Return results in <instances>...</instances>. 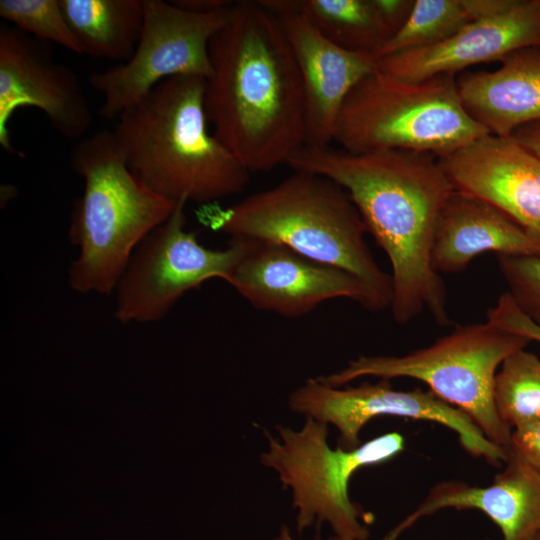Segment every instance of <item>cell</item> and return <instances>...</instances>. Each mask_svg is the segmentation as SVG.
Instances as JSON below:
<instances>
[{
    "label": "cell",
    "instance_id": "28",
    "mask_svg": "<svg viewBox=\"0 0 540 540\" xmlns=\"http://www.w3.org/2000/svg\"><path fill=\"white\" fill-rule=\"evenodd\" d=\"M509 138L540 158V121L516 129Z\"/></svg>",
    "mask_w": 540,
    "mask_h": 540
},
{
    "label": "cell",
    "instance_id": "11",
    "mask_svg": "<svg viewBox=\"0 0 540 540\" xmlns=\"http://www.w3.org/2000/svg\"><path fill=\"white\" fill-rule=\"evenodd\" d=\"M288 405L296 413L334 425L339 433L338 446L344 449L360 445V432L371 419L397 416L431 421L451 429L469 454L495 466L507 459L506 451L489 441L464 412L430 390H396L389 379L339 389L311 378L290 394Z\"/></svg>",
    "mask_w": 540,
    "mask_h": 540
},
{
    "label": "cell",
    "instance_id": "13",
    "mask_svg": "<svg viewBox=\"0 0 540 540\" xmlns=\"http://www.w3.org/2000/svg\"><path fill=\"white\" fill-rule=\"evenodd\" d=\"M41 40L8 24L0 26V145H12L9 122L19 108L41 110L68 139H81L93 115L76 73L57 62Z\"/></svg>",
    "mask_w": 540,
    "mask_h": 540
},
{
    "label": "cell",
    "instance_id": "1",
    "mask_svg": "<svg viewBox=\"0 0 540 540\" xmlns=\"http://www.w3.org/2000/svg\"><path fill=\"white\" fill-rule=\"evenodd\" d=\"M286 164L328 177L347 191L391 264L390 309L398 324L424 310L439 326L451 324L431 251L439 216L455 187L436 156L402 150L355 154L304 145Z\"/></svg>",
    "mask_w": 540,
    "mask_h": 540
},
{
    "label": "cell",
    "instance_id": "23",
    "mask_svg": "<svg viewBox=\"0 0 540 540\" xmlns=\"http://www.w3.org/2000/svg\"><path fill=\"white\" fill-rule=\"evenodd\" d=\"M493 398L512 430L540 419V358L525 348L508 356L495 376Z\"/></svg>",
    "mask_w": 540,
    "mask_h": 540
},
{
    "label": "cell",
    "instance_id": "19",
    "mask_svg": "<svg viewBox=\"0 0 540 540\" xmlns=\"http://www.w3.org/2000/svg\"><path fill=\"white\" fill-rule=\"evenodd\" d=\"M494 71L456 76L458 94L468 115L490 135L509 138L540 121V47L516 50Z\"/></svg>",
    "mask_w": 540,
    "mask_h": 540
},
{
    "label": "cell",
    "instance_id": "22",
    "mask_svg": "<svg viewBox=\"0 0 540 540\" xmlns=\"http://www.w3.org/2000/svg\"><path fill=\"white\" fill-rule=\"evenodd\" d=\"M337 46L374 54L394 35L375 0H299V13Z\"/></svg>",
    "mask_w": 540,
    "mask_h": 540
},
{
    "label": "cell",
    "instance_id": "3",
    "mask_svg": "<svg viewBox=\"0 0 540 540\" xmlns=\"http://www.w3.org/2000/svg\"><path fill=\"white\" fill-rule=\"evenodd\" d=\"M205 79L176 76L123 111L113 130L131 173L173 202H214L242 192L249 170L209 129Z\"/></svg>",
    "mask_w": 540,
    "mask_h": 540
},
{
    "label": "cell",
    "instance_id": "8",
    "mask_svg": "<svg viewBox=\"0 0 540 540\" xmlns=\"http://www.w3.org/2000/svg\"><path fill=\"white\" fill-rule=\"evenodd\" d=\"M276 428L279 440L265 431L268 449L260 454V461L291 490L298 533L314 523L317 529L328 523L343 540H367L366 513L349 496L351 477L360 468L385 463L401 453L403 436L390 432L353 449H333L328 444V425L311 417L300 430Z\"/></svg>",
    "mask_w": 540,
    "mask_h": 540
},
{
    "label": "cell",
    "instance_id": "2",
    "mask_svg": "<svg viewBox=\"0 0 540 540\" xmlns=\"http://www.w3.org/2000/svg\"><path fill=\"white\" fill-rule=\"evenodd\" d=\"M204 106L213 133L249 172H268L306 143L301 73L281 22L235 2L209 44Z\"/></svg>",
    "mask_w": 540,
    "mask_h": 540
},
{
    "label": "cell",
    "instance_id": "26",
    "mask_svg": "<svg viewBox=\"0 0 540 540\" xmlns=\"http://www.w3.org/2000/svg\"><path fill=\"white\" fill-rule=\"evenodd\" d=\"M487 321L508 332L540 343V328L518 308L508 291L501 294L496 305L487 310Z\"/></svg>",
    "mask_w": 540,
    "mask_h": 540
},
{
    "label": "cell",
    "instance_id": "10",
    "mask_svg": "<svg viewBox=\"0 0 540 540\" xmlns=\"http://www.w3.org/2000/svg\"><path fill=\"white\" fill-rule=\"evenodd\" d=\"M186 202H179L169 218L138 245L116 287L115 318L122 324L163 318L189 290L203 282L227 281L245 249L243 239L209 249L186 230Z\"/></svg>",
    "mask_w": 540,
    "mask_h": 540
},
{
    "label": "cell",
    "instance_id": "12",
    "mask_svg": "<svg viewBox=\"0 0 540 540\" xmlns=\"http://www.w3.org/2000/svg\"><path fill=\"white\" fill-rule=\"evenodd\" d=\"M243 240V255L226 282L255 309L297 318L335 298L350 299L373 312L388 308L344 270L312 261L280 244Z\"/></svg>",
    "mask_w": 540,
    "mask_h": 540
},
{
    "label": "cell",
    "instance_id": "14",
    "mask_svg": "<svg viewBox=\"0 0 540 540\" xmlns=\"http://www.w3.org/2000/svg\"><path fill=\"white\" fill-rule=\"evenodd\" d=\"M528 47H540V0H513L506 9L469 23L441 42L384 57L377 64L393 77L419 81L501 61Z\"/></svg>",
    "mask_w": 540,
    "mask_h": 540
},
{
    "label": "cell",
    "instance_id": "4",
    "mask_svg": "<svg viewBox=\"0 0 540 540\" xmlns=\"http://www.w3.org/2000/svg\"><path fill=\"white\" fill-rule=\"evenodd\" d=\"M212 229L231 239L283 245L317 263L344 270L390 308L391 274L366 242L363 219L347 191L328 177L294 171L277 185L209 215Z\"/></svg>",
    "mask_w": 540,
    "mask_h": 540
},
{
    "label": "cell",
    "instance_id": "9",
    "mask_svg": "<svg viewBox=\"0 0 540 540\" xmlns=\"http://www.w3.org/2000/svg\"><path fill=\"white\" fill-rule=\"evenodd\" d=\"M143 5V28L132 57L89 78L103 97L100 113L106 119H117L169 78L208 79L212 74L209 44L232 8L195 13L170 1L143 0Z\"/></svg>",
    "mask_w": 540,
    "mask_h": 540
},
{
    "label": "cell",
    "instance_id": "6",
    "mask_svg": "<svg viewBox=\"0 0 540 540\" xmlns=\"http://www.w3.org/2000/svg\"><path fill=\"white\" fill-rule=\"evenodd\" d=\"M486 135L465 111L456 75L408 81L377 68L345 99L334 141L355 154L402 150L438 158Z\"/></svg>",
    "mask_w": 540,
    "mask_h": 540
},
{
    "label": "cell",
    "instance_id": "27",
    "mask_svg": "<svg viewBox=\"0 0 540 540\" xmlns=\"http://www.w3.org/2000/svg\"><path fill=\"white\" fill-rule=\"evenodd\" d=\"M508 453L540 474V419L512 430Z\"/></svg>",
    "mask_w": 540,
    "mask_h": 540
},
{
    "label": "cell",
    "instance_id": "18",
    "mask_svg": "<svg viewBox=\"0 0 540 540\" xmlns=\"http://www.w3.org/2000/svg\"><path fill=\"white\" fill-rule=\"evenodd\" d=\"M487 252L540 256V243L493 204L455 188L439 216L432 268L437 273H458Z\"/></svg>",
    "mask_w": 540,
    "mask_h": 540
},
{
    "label": "cell",
    "instance_id": "15",
    "mask_svg": "<svg viewBox=\"0 0 540 540\" xmlns=\"http://www.w3.org/2000/svg\"><path fill=\"white\" fill-rule=\"evenodd\" d=\"M438 160L456 189L493 204L540 243V158L486 135Z\"/></svg>",
    "mask_w": 540,
    "mask_h": 540
},
{
    "label": "cell",
    "instance_id": "21",
    "mask_svg": "<svg viewBox=\"0 0 540 540\" xmlns=\"http://www.w3.org/2000/svg\"><path fill=\"white\" fill-rule=\"evenodd\" d=\"M513 0H415L404 25L374 54L384 57L441 42L478 19L496 14Z\"/></svg>",
    "mask_w": 540,
    "mask_h": 540
},
{
    "label": "cell",
    "instance_id": "16",
    "mask_svg": "<svg viewBox=\"0 0 540 540\" xmlns=\"http://www.w3.org/2000/svg\"><path fill=\"white\" fill-rule=\"evenodd\" d=\"M278 19L302 77L305 145L328 146L334 141L345 99L364 77L378 68L377 60L370 53L353 52L337 46L300 14H284Z\"/></svg>",
    "mask_w": 540,
    "mask_h": 540
},
{
    "label": "cell",
    "instance_id": "29",
    "mask_svg": "<svg viewBox=\"0 0 540 540\" xmlns=\"http://www.w3.org/2000/svg\"><path fill=\"white\" fill-rule=\"evenodd\" d=\"M170 2L181 9L195 13L217 12L228 9L235 3L230 0H173Z\"/></svg>",
    "mask_w": 540,
    "mask_h": 540
},
{
    "label": "cell",
    "instance_id": "5",
    "mask_svg": "<svg viewBox=\"0 0 540 540\" xmlns=\"http://www.w3.org/2000/svg\"><path fill=\"white\" fill-rule=\"evenodd\" d=\"M70 165L84 180V190L71 213L68 235L79 255L69 268L68 284L83 294H110L138 245L179 202L138 181L113 131L101 130L79 141Z\"/></svg>",
    "mask_w": 540,
    "mask_h": 540
},
{
    "label": "cell",
    "instance_id": "7",
    "mask_svg": "<svg viewBox=\"0 0 540 540\" xmlns=\"http://www.w3.org/2000/svg\"><path fill=\"white\" fill-rule=\"evenodd\" d=\"M530 342L489 321L460 325L428 347L402 356L362 355L340 371L318 378L332 387L363 376L420 380L443 401L464 412L489 441L508 454L512 429L496 411L494 381L504 360Z\"/></svg>",
    "mask_w": 540,
    "mask_h": 540
},
{
    "label": "cell",
    "instance_id": "17",
    "mask_svg": "<svg viewBox=\"0 0 540 540\" xmlns=\"http://www.w3.org/2000/svg\"><path fill=\"white\" fill-rule=\"evenodd\" d=\"M445 508L484 513L499 528L503 540H536L540 534V474L508 453L503 470L492 484L441 482L431 488L418 508L393 533L398 537L421 517Z\"/></svg>",
    "mask_w": 540,
    "mask_h": 540
},
{
    "label": "cell",
    "instance_id": "31",
    "mask_svg": "<svg viewBox=\"0 0 540 540\" xmlns=\"http://www.w3.org/2000/svg\"><path fill=\"white\" fill-rule=\"evenodd\" d=\"M536 540H540V534L538 535V537L536 538Z\"/></svg>",
    "mask_w": 540,
    "mask_h": 540
},
{
    "label": "cell",
    "instance_id": "20",
    "mask_svg": "<svg viewBox=\"0 0 540 540\" xmlns=\"http://www.w3.org/2000/svg\"><path fill=\"white\" fill-rule=\"evenodd\" d=\"M82 54L127 62L139 42L143 0H59Z\"/></svg>",
    "mask_w": 540,
    "mask_h": 540
},
{
    "label": "cell",
    "instance_id": "24",
    "mask_svg": "<svg viewBox=\"0 0 540 540\" xmlns=\"http://www.w3.org/2000/svg\"><path fill=\"white\" fill-rule=\"evenodd\" d=\"M0 17L36 39L83 55L59 0H1Z\"/></svg>",
    "mask_w": 540,
    "mask_h": 540
},
{
    "label": "cell",
    "instance_id": "30",
    "mask_svg": "<svg viewBox=\"0 0 540 540\" xmlns=\"http://www.w3.org/2000/svg\"><path fill=\"white\" fill-rule=\"evenodd\" d=\"M274 540H294L291 536L288 526L282 525L278 536ZM328 540H343L335 535L331 536Z\"/></svg>",
    "mask_w": 540,
    "mask_h": 540
},
{
    "label": "cell",
    "instance_id": "25",
    "mask_svg": "<svg viewBox=\"0 0 540 540\" xmlns=\"http://www.w3.org/2000/svg\"><path fill=\"white\" fill-rule=\"evenodd\" d=\"M518 308L540 328V256L496 255Z\"/></svg>",
    "mask_w": 540,
    "mask_h": 540
}]
</instances>
